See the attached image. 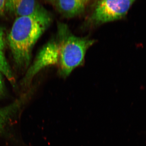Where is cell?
<instances>
[{
	"label": "cell",
	"instance_id": "cell-1",
	"mask_svg": "<svg viewBox=\"0 0 146 146\" xmlns=\"http://www.w3.org/2000/svg\"><path fill=\"white\" fill-rule=\"evenodd\" d=\"M52 21L51 14L45 8L30 16L16 18L7 39L13 60L18 68L28 69L33 47Z\"/></svg>",
	"mask_w": 146,
	"mask_h": 146
},
{
	"label": "cell",
	"instance_id": "cell-2",
	"mask_svg": "<svg viewBox=\"0 0 146 146\" xmlns=\"http://www.w3.org/2000/svg\"><path fill=\"white\" fill-rule=\"evenodd\" d=\"M57 27L53 38L57 52L56 66L59 75L66 78L75 69L83 65L86 52L96 41L76 36L63 23H58Z\"/></svg>",
	"mask_w": 146,
	"mask_h": 146
},
{
	"label": "cell",
	"instance_id": "cell-3",
	"mask_svg": "<svg viewBox=\"0 0 146 146\" xmlns=\"http://www.w3.org/2000/svg\"><path fill=\"white\" fill-rule=\"evenodd\" d=\"M133 0H101L93 3L86 24L97 26L120 20L127 14L134 2Z\"/></svg>",
	"mask_w": 146,
	"mask_h": 146
},
{
	"label": "cell",
	"instance_id": "cell-4",
	"mask_svg": "<svg viewBox=\"0 0 146 146\" xmlns=\"http://www.w3.org/2000/svg\"><path fill=\"white\" fill-rule=\"evenodd\" d=\"M46 2L64 18H72L83 14L92 1L89 0H52Z\"/></svg>",
	"mask_w": 146,
	"mask_h": 146
},
{
	"label": "cell",
	"instance_id": "cell-5",
	"mask_svg": "<svg viewBox=\"0 0 146 146\" xmlns=\"http://www.w3.org/2000/svg\"><path fill=\"white\" fill-rule=\"evenodd\" d=\"M44 8L38 1L33 0L5 1V6L6 11L17 18L30 16Z\"/></svg>",
	"mask_w": 146,
	"mask_h": 146
},
{
	"label": "cell",
	"instance_id": "cell-6",
	"mask_svg": "<svg viewBox=\"0 0 146 146\" xmlns=\"http://www.w3.org/2000/svg\"><path fill=\"white\" fill-rule=\"evenodd\" d=\"M29 96L25 95L5 107L0 108V132L25 103Z\"/></svg>",
	"mask_w": 146,
	"mask_h": 146
},
{
	"label": "cell",
	"instance_id": "cell-7",
	"mask_svg": "<svg viewBox=\"0 0 146 146\" xmlns=\"http://www.w3.org/2000/svg\"><path fill=\"white\" fill-rule=\"evenodd\" d=\"M0 72L5 76L12 84H14L15 80L13 74L4 54H0Z\"/></svg>",
	"mask_w": 146,
	"mask_h": 146
},
{
	"label": "cell",
	"instance_id": "cell-8",
	"mask_svg": "<svg viewBox=\"0 0 146 146\" xmlns=\"http://www.w3.org/2000/svg\"><path fill=\"white\" fill-rule=\"evenodd\" d=\"M5 47L4 33L3 29L0 27V54H4Z\"/></svg>",
	"mask_w": 146,
	"mask_h": 146
},
{
	"label": "cell",
	"instance_id": "cell-9",
	"mask_svg": "<svg viewBox=\"0 0 146 146\" xmlns=\"http://www.w3.org/2000/svg\"><path fill=\"white\" fill-rule=\"evenodd\" d=\"M2 75V74L0 72V96L2 95L4 89V84Z\"/></svg>",
	"mask_w": 146,
	"mask_h": 146
},
{
	"label": "cell",
	"instance_id": "cell-10",
	"mask_svg": "<svg viewBox=\"0 0 146 146\" xmlns=\"http://www.w3.org/2000/svg\"><path fill=\"white\" fill-rule=\"evenodd\" d=\"M5 1L0 0V15L2 14L5 11Z\"/></svg>",
	"mask_w": 146,
	"mask_h": 146
}]
</instances>
